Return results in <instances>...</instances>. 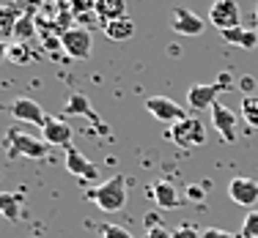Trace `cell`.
Instances as JSON below:
<instances>
[{"mask_svg": "<svg viewBox=\"0 0 258 238\" xmlns=\"http://www.w3.org/2000/svg\"><path fill=\"white\" fill-rule=\"evenodd\" d=\"M85 197L94 200V203L99 205V211H104V213L121 211L126 205V178H124V175H113L110 181H104V184L88 189Z\"/></svg>", "mask_w": 258, "mask_h": 238, "instance_id": "6da1fadb", "label": "cell"}, {"mask_svg": "<svg viewBox=\"0 0 258 238\" xmlns=\"http://www.w3.org/2000/svg\"><path fill=\"white\" fill-rule=\"evenodd\" d=\"M233 88H236L233 77L228 71H223L220 79L212 85H192V88L187 90V104H189V109H212L217 104V96L223 93V90H233Z\"/></svg>", "mask_w": 258, "mask_h": 238, "instance_id": "7a4b0ae2", "label": "cell"}, {"mask_svg": "<svg viewBox=\"0 0 258 238\" xmlns=\"http://www.w3.org/2000/svg\"><path fill=\"white\" fill-rule=\"evenodd\" d=\"M6 154H9V159H17V156L44 159L47 156V143L30 137V134H22L17 129H9L6 132Z\"/></svg>", "mask_w": 258, "mask_h": 238, "instance_id": "3957f363", "label": "cell"}, {"mask_svg": "<svg viewBox=\"0 0 258 238\" xmlns=\"http://www.w3.org/2000/svg\"><path fill=\"white\" fill-rule=\"evenodd\" d=\"M168 137H170V143H176L179 148H198V145L206 143V126L201 124V118H192V115H189V118H184L179 124L170 126Z\"/></svg>", "mask_w": 258, "mask_h": 238, "instance_id": "277c9868", "label": "cell"}, {"mask_svg": "<svg viewBox=\"0 0 258 238\" xmlns=\"http://www.w3.org/2000/svg\"><path fill=\"white\" fill-rule=\"evenodd\" d=\"M60 50H63L69 58H88L91 50H94V36H91L88 28H69L60 30Z\"/></svg>", "mask_w": 258, "mask_h": 238, "instance_id": "5b68a950", "label": "cell"}, {"mask_svg": "<svg viewBox=\"0 0 258 238\" xmlns=\"http://www.w3.org/2000/svg\"><path fill=\"white\" fill-rule=\"evenodd\" d=\"M209 22L217 30H231L239 28V3L236 0H214L212 9H209Z\"/></svg>", "mask_w": 258, "mask_h": 238, "instance_id": "8992f818", "label": "cell"}, {"mask_svg": "<svg viewBox=\"0 0 258 238\" xmlns=\"http://www.w3.org/2000/svg\"><path fill=\"white\" fill-rule=\"evenodd\" d=\"M146 109H149L151 115H154L157 121H162V124H179V121L189 118L187 109H184L181 104H176L173 99H165V96H154V99L146 101Z\"/></svg>", "mask_w": 258, "mask_h": 238, "instance_id": "52a82bcc", "label": "cell"}, {"mask_svg": "<svg viewBox=\"0 0 258 238\" xmlns=\"http://www.w3.org/2000/svg\"><path fill=\"white\" fill-rule=\"evenodd\" d=\"M170 30L179 36H201L206 30V20H201L198 14H192L184 6H176L170 14Z\"/></svg>", "mask_w": 258, "mask_h": 238, "instance_id": "ba28073f", "label": "cell"}, {"mask_svg": "<svg viewBox=\"0 0 258 238\" xmlns=\"http://www.w3.org/2000/svg\"><path fill=\"white\" fill-rule=\"evenodd\" d=\"M11 115H14L17 121H25V124H36V126H41L44 129L47 126V121H50V115L41 109L39 101H33V99H17V101H11Z\"/></svg>", "mask_w": 258, "mask_h": 238, "instance_id": "9c48e42d", "label": "cell"}, {"mask_svg": "<svg viewBox=\"0 0 258 238\" xmlns=\"http://www.w3.org/2000/svg\"><path fill=\"white\" fill-rule=\"evenodd\" d=\"M228 197L233 200L236 205H244V208H250V205L258 203V181L253 178H233L228 184Z\"/></svg>", "mask_w": 258, "mask_h": 238, "instance_id": "30bf717a", "label": "cell"}, {"mask_svg": "<svg viewBox=\"0 0 258 238\" xmlns=\"http://www.w3.org/2000/svg\"><path fill=\"white\" fill-rule=\"evenodd\" d=\"M236 121H239L236 115H233L228 107H223L220 101L212 107V124H214V129L220 132V137H223L228 145L236 143Z\"/></svg>", "mask_w": 258, "mask_h": 238, "instance_id": "8fae6325", "label": "cell"}, {"mask_svg": "<svg viewBox=\"0 0 258 238\" xmlns=\"http://www.w3.org/2000/svg\"><path fill=\"white\" fill-rule=\"evenodd\" d=\"M66 170H69L72 175H77V178H83V181H96V178H99L96 164H91L88 159L75 148V145L66 148Z\"/></svg>", "mask_w": 258, "mask_h": 238, "instance_id": "7c38bea8", "label": "cell"}, {"mask_svg": "<svg viewBox=\"0 0 258 238\" xmlns=\"http://www.w3.org/2000/svg\"><path fill=\"white\" fill-rule=\"evenodd\" d=\"M151 197H154V203L162 211H176L181 203L179 189H176V184H170V181H154L151 184Z\"/></svg>", "mask_w": 258, "mask_h": 238, "instance_id": "4fadbf2b", "label": "cell"}, {"mask_svg": "<svg viewBox=\"0 0 258 238\" xmlns=\"http://www.w3.org/2000/svg\"><path fill=\"white\" fill-rule=\"evenodd\" d=\"M41 132H44V137H41V140H44L47 145H60V148H69V145H72V134H75L66 121L52 118V115H50V121H47V126Z\"/></svg>", "mask_w": 258, "mask_h": 238, "instance_id": "5bb4252c", "label": "cell"}, {"mask_svg": "<svg viewBox=\"0 0 258 238\" xmlns=\"http://www.w3.org/2000/svg\"><path fill=\"white\" fill-rule=\"evenodd\" d=\"M220 36H223L228 44L242 47V50H255V44H258V30L255 28H244V25L231 28V30H220Z\"/></svg>", "mask_w": 258, "mask_h": 238, "instance_id": "9a60e30c", "label": "cell"}, {"mask_svg": "<svg viewBox=\"0 0 258 238\" xmlns=\"http://www.w3.org/2000/svg\"><path fill=\"white\" fill-rule=\"evenodd\" d=\"M94 14L99 17L102 22H113L126 17V0H96Z\"/></svg>", "mask_w": 258, "mask_h": 238, "instance_id": "2e32d148", "label": "cell"}, {"mask_svg": "<svg viewBox=\"0 0 258 238\" xmlns=\"http://www.w3.org/2000/svg\"><path fill=\"white\" fill-rule=\"evenodd\" d=\"M104 36L110 41H129L135 36V22L129 17H121V20L104 22Z\"/></svg>", "mask_w": 258, "mask_h": 238, "instance_id": "e0dca14e", "label": "cell"}, {"mask_svg": "<svg viewBox=\"0 0 258 238\" xmlns=\"http://www.w3.org/2000/svg\"><path fill=\"white\" fill-rule=\"evenodd\" d=\"M0 211H3L6 219H20V211H22V194H14V192H3L0 194Z\"/></svg>", "mask_w": 258, "mask_h": 238, "instance_id": "ac0fdd59", "label": "cell"}, {"mask_svg": "<svg viewBox=\"0 0 258 238\" xmlns=\"http://www.w3.org/2000/svg\"><path fill=\"white\" fill-rule=\"evenodd\" d=\"M63 112L66 115H88V118H96L94 107H91V101H88V96H85V93H75V96H72V99L63 104Z\"/></svg>", "mask_w": 258, "mask_h": 238, "instance_id": "d6986e66", "label": "cell"}, {"mask_svg": "<svg viewBox=\"0 0 258 238\" xmlns=\"http://www.w3.org/2000/svg\"><path fill=\"white\" fill-rule=\"evenodd\" d=\"M242 118L247 121V126L258 129V96L247 93V96L242 99Z\"/></svg>", "mask_w": 258, "mask_h": 238, "instance_id": "ffe728a7", "label": "cell"}, {"mask_svg": "<svg viewBox=\"0 0 258 238\" xmlns=\"http://www.w3.org/2000/svg\"><path fill=\"white\" fill-rule=\"evenodd\" d=\"M6 58L11 60V63L17 66H25V63H33V55L25 44H17V47H9V52H6Z\"/></svg>", "mask_w": 258, "mask_h": 238, "instance_id": "44dd1931", "label": "cell"}, {"mask_svg": "<svg viewBox=\"0 0 258 238\" xmlns=\"http://www.w3.org/2000/svg\"><path fill=\"white\" fill-rule=\"evenodd\" d=\"M33 33H36V30H33V17H30V14L20 17V22H17V30H14V36H17L20 41H28Z\"/></svg>", "mask_w": 258, "mask_h": 238, "instance_id": "7402d4cb", "label": "cell"}, {"mask_svg": "<svg viewBox=\"0 0 258 238\" xmlns=\"http://www.w3.org/2000/svg\"><path fill=\"white\" fill-rule=\"evenodd\" d=\"M242 238H258V211H250L242 222Z\"/></svg>", "mask_w": 258, "mask_h": 238, "instance_id": "603a6c76", "label": "cell"}, {"mask_svg": "<svg viewBox=\"0 0 258 238\" xmlns=\"http://www.w3.org/2000/svg\"><path fill=\"white\" fill-rule=\"evenodd\" d=\"M99 233H102V238H135L129 230L121 227V224H102Z\"/></svg>", "mask_w": 258, "mask_h": 238, "instance_id": "cb8c5ba5", "label": "cell"}, {"mask_svg": "<svg viewBox=\"0 0 258 238\" xmlns=\"http://www.w3.org/2000/svg\"><path fill=\"white\" fill-rule=\"evenodd\" d=\"M17 17H14V11H11V6H6L3 9V36H14V30H17Z\"/></svg>", "mask_w": 258, "mask_h": 238, "instance_id": "d4e9b609", "label": "cell"}, {"mask_svg": "<svg viewBox=\"0 0 258 238\" xmlns=\"http://www.w3.org/2000/svg\"><path fill=\"white\" fill-rule=\"evenodd\" d=\"M96 9V0H72V11L77 17H83L85 11H94Z\"/></svg>", "mask_w": 258, "mask_h": 238, "instance_id": "484cf974", "label": "cell"}, {"mask_svg": "<svg viewBox=\"0 0 258 238\" xmlns=\"http://www.w3.org/2000/svg\"><path fill=\"white\" fill-rule=\"evenodd\" d=\"M173 238H201L198 227H192V224H181V227L173 230Z\"/></svg>", "mask_w": 258, "mask_h": 238, "instance_id": "4316f807", "label": "cell"}, {"mask_svg": "<svg viewBox=\"0 0 258 238\" xmlns=\"http://www.w3.org/2000/svg\"><path fill=\"white\" fill-rule=\"evenodd\" d=\"M146 238H173V233H168V230H165V224L154 222L149 227V235H146Z\"/></svg>", "mask_w": 258, "mask_h": 238, "instance_id": "83f0119b", "label": "cell"}, {"mask_svg": "<svg viewBox=\"0 0 258 238\" xmlns=\"http://www.w3.org/2000/svg\"><path fill=\"white\" fill-rule=\"evenodd\" d=\"M201 238H242V235H233V233H225V230H220V227H209L201 233Z\"/></svg>", "mask_w": 258, "mask_h": 238, "instance_id": "f1b7e54d", "label": "cell"}, {"mask_svg": "<svg viewBox=\"0 0 258 238\" xmlns=\"http://www.w3.org/2000/svg\"><path fill=\"white\" fill-rule=\"evenodd\" d=\"M204 194H206V192H204V189H198V186H189V189H187V197H189V200H198V203L204 200Z\"/></svg>", "mask_w": 258, "mask_h": 238, "instance_id": "f546056e", "label": "cell"}, {"mask_svg": "<svg viewBox=\"0 0 258 238\" xmlns=\"http://www.w3.org/2000/svg\"><path fill=\"white\" fill-rule=\"evenodd\" d=\"M242 85H244V90H253L255 82H253V79H242Z\"/></svg>", "mask_w": 258, "mask_h": 238, "instance_id": "4dcf8cb0", "label": "cell"}, {"mask_svg": "<svg viewBox=\"0 0 258 238\" xmlns=\"http://www.w3.org/2000/svg\"><path fill=\"white\" fill-rule=\"evenodd\" d=\"M255 30H258V6H255Z\"/></svg>", "mask_w": 258, "mask_h": 238, "instance_id": "1f68e13d", "label": "cell"}]
</instances>
